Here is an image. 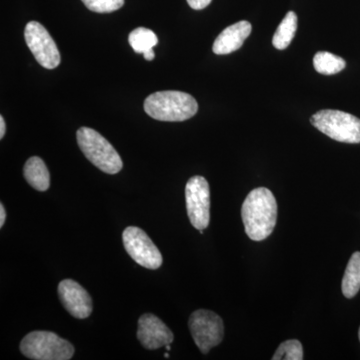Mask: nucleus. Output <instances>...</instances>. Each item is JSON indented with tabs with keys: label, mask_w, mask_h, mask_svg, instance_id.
Masks as SVG:
<instances>
[{
	"label": "nucleus",
	"mask_w": 360,
	"mask_h": 360,
	"mask_svg": "<svg viewBox=\"0 0 360 360\" xmlns=\"http://www.w3.org/2000/svg\"><path fill=\"white\" fill-rule=\"evenodd\" d=\"M251 30L252 26L245 20L229 26L215 39L212 46L213 52L219 56H224L238 51L250 37Z\"/></svg>",
	"instance_id": "obj_12"
},
{
	"label": "nucleus",
	"mask_w": 360,
	"mask_h": 360,
	"mask_svg": "<svg viewBox=\"0 0 360 360\" xmlns=\"http://www.w3.org/2000/svg\"><path fill=\"white\" fill-rule=\"evenodd\" d=\"M23 175L28 184L39 191H46L51 186V174L44 161L39 156H33L26 161Z\"/></svg>",
	"instance_id": "obj_13"
},
{
	"label": "nucleus",
	"mask_w": 360,
	"mask_h": 360,
	"mask_svg": "<svg viewBox=\"0 0 360 360\" xmlns=\"http://www.w3.org/2000/svg\"><path fill=\"white\" fill-rule=\"evenodd\" d=\"M20 352L30 359L70 360L75 354V347L54 333L39 330L25 336Z\"/></svg>",
	"instance_id": "obj_4"
},
{
	"label": "nucleus",
	"mask_w": 360,
	"mask_h": 360,
	"mask_svg": "<svg viewBox=\"0 0 360 360\" xmlns=\"http://www.w3.org/2000/svg\"><path fill=\"white\" fill-rule=\"evenodd\" d=\"M77 137L85 158L101 172L115 174L122 169V158L103 135L89 127H80Z\"/></svg>",
	"instance_id": "obj_3"
},
{
	"label": "nucleus",
	"mask_w": 360,
	"mask_h": 360,
	"mask_svg": "<svg viewBox=\"0 0 360 360\" xmlns=\"http://www.w3.org/2000/svg\"><path fill=\"white\" fill-rule=\"evenodd\" d=\"M359 340H360V328H359Z\"/></svg>",
	"instance_id": "obj_24"
},
{
	"label": "nucleus",
	"mask_w": 360,
	"mask_h": 360,
	"mask_svg": "<svg viewBox=\"0 0 360 360\" xmlns=\"http://www.w3.org/2000/svg\"><path fill=\"white\" fill-rule=\"evenodd\" d=\"M296 30H297V15L293 11H290L281 21L272 39L274 46L278 51L288 49L295 37Z\"/></svg>",
	"instance_id": "obj_15"
},
{
	"label": "nucleus",
	"mask_w": 360,
	"mask_h": 360,
	"mask_svg": "<svg viewBox=\"0 0 360 360\" xmlns=\"http://www.w3.org/2000/svg\"><path fill=\"white\" fill-rule=\"evenodd\" d=\"M310 122L315 129L336 141L360 143V120L340 110H321L312 115Z\"/></svg>",
	"instance_id": "obj_5"
},
{
	"label": "nucleus",
	"mask_w": 360,
	"mask_h": 360,
	"mask_svg": "<svg viewBox=\"0 0 360 360\" xmlns=\"http://www.w3.org/2000/svg\"><path fill=\"white\" fill-rule=\"evenodd\" d=\"M187 215L194 229H205L210 220V189L202 176L191 177L186 187Z\"/></svg>",
	"instance_id": "obj_7"
},
{
	"label": "nucleus",
	"mask_w": 360,
	"mask_h": 360,
	"mask_svg": "<svg viewBox=\"0 0 360 360\" xmlns=\"http://www.w3.org/2000/svg\"><path fill=\"white\" fill-rule=\"evenodd\" d=\"M188 326L194 342L203 354H208L224 340V321L219 314L210 310L194 311L189 317Z\"/></svg>",
	"instance_id": "obj_6"
},
{
	"label": "nucleus",
	"mask_w": 360,
	"mask_h": 360,
	"mask_svg": "<svg viewBox=\"0 0 360 360\" xmlns=\"http://www.w3.org/2000/svg\"><path fill=\"white\" fill-rule=\"evenodd\" d=\"M315 70L321 75H333L340 72L347 66L345 59L328 51H319L314 56Z\"/></svg>",
	"instance_id": "obj_16"
},
{
	"label": "nucleus",
	"mask_w": 360,
	"mask_h": 360,
	"mask_svg": "<svg viewBox=\"0 0 360 360\" xmlns=\"http://www.w3.org/2000/svg\"><path fill=\"white\" fill-rule=\"evenodd\" d=\"M130 46L136 53L148 54L153 51V47L158 44V39L153 30L146 27H139L129 34Z\"/></svg>",
	"instance_id": "obj_17"
},
{
	"label": "nucleus",
	"mask_w": 360,
	"mask_h": 360,
	"mask_svg": "<svg viewBox=\"0 0 360 360\" xmlns=\"http://www.w3.org/2000/svg\"><path fill=\"white\" fill-rule=\"evenodd\" d=\"M6 122H4V117L0 116V139H4V134H6Z\"/></svg>",
	"instance_id": "obj_22"
},
{
	"label": "nucleus",
	"mask_w": 360,
	"mask_h": 360,
	"mask_svg": "<svg viewBox=\"0 0 360 360\" xmlns=\"http://www.w3.org/2000/svg\"><path fill=\"white\" fill-rule=\"evenodd\" d=\"M84 6L97 13H110L122 8L124 0H82Z\"/></svg>",
	"instance_id": "obj_19"
},
{
	"label": "nucleus",
	"mask_w": 360,
	"mask_h": 360,
	"mask_svg": "<svg viewBox=\"0 0 360 360\" xmlns=\"http://www.w3.org/2000/svg\"><path fill=\"white\" fill-rule=\"evenodd\" d=\"M212 1V0H187V4H188L191 8L195 9V11H200V9L205 8V7L210 6Z\"/></svg>",
	"instance_id": "obj_20"
},
{
	"label": "nucleus",
	"mask_w": 360,
	"mask_h": 360,
	"mask_svg": "<svg viewBox=\"0 0 360 360\" xmlns=\"http://www.w3.org/2000/svg\"><path fill=\"white\" fill-rule=\"evenodd\" d=\"M137 338L142 347L149 350L158 349L174 342V333L167 324L155 315L146 314L139 321Z\"/></svg>",
	"instance_id": "obj_11"
},
{
	"label": "nucleus",
	"mask_w": 360,
	"mask_h": 360,
	"mask_svg": "<svg viewBox=\"0 0 360 360\" xmlns=\"http://www.w3.org/2000/svg\"><path fill=\"white\" fill-rule=\"evenodd\" d=\"M123 245L136 264L148 269H160L162 255L150 238L141 229L129 226L123 231Z\"/></svg>",
	"instance_id": "obj_8"
},
{
	"label": "nucleus",
	"mask_w": 360,
	"mask_h": 360,
	"mask_svg": "<svg viewBox=\"0 0 360 360\" xmlns=\"http://www.w3.org/2000/svg\"><path fill=\"white\" fill-rule=\"evenodd\" d=\"M241 217L248 238L255 241L269 238L277 221V202L274 193L265 187L253 189L243 202Z\"/></svg>",
	"instance_id": "obj_1"
},
{
	"label": "nucleus",
	"mask_w": 360,
	"mask_h": 360,
	"mask_svg": "<svg viewBox=\"0 0 360 360\" xmlns=\"http://www.w3.org/2000/svg\"><path fill=\"white\" fill-rule=\"evenodd\" d=\"M25 37L28 49L40 65L47 70H54L60 65L58 45L44 25L37 21H30L26 25Z\"/></svg>",
	"instance_id": "obj_9"
},
{
	"label": "nucleus",
	"mask_w": 360,
	"mask_h": 360,
	"mask_svg": "<svg viewBox=\"0 0 360 360\" xmlns=\"http://www.w3.org/2000/svg\"><path fill=\"white\" fill-rule=\"evenodd\" d=\"M302 360L303 348L300 340H290L284 341L272 356V360Z\"/></svg>",
	"instance_id": "obj_18"
},
{
	"label": "nucleus",
	"mask_w": 360,
	"mask_h": 360,
	"mask_svg": "<svg viewBox=\"0 0 360 360\" xmlns=\"http://www.w3.org/2000/svg\"><path fill=\"white\" fill-rule=\"evenodd\" d=\"M58 296L65 309L73 317L87 319L92 314V300L86 290L72 279H65L58 285Z\"/></svg>",
	"instance_id": "obj_10"
},
{
	"label": "nucleus",
	"mask_w": 360,
	"mask_h": 360,
	"mask_svg": "<svg viewBox=\"0 0 360 360\" xmlns=\"http://www.w3.org/2000/svg\"><path fill=\"white\" fill-rule=\"evenodd\" d=\"M6 210H4V205H0V227L4 226V222H6Z\"/></svg>",
	"instance_id": "obj_21"
},
{
	"label": "nucleus",
	"mask_w": 360,
	"mask_h": 360,
	"mask_svg": "<svg viewBox=\"0 0 360 360\" xmlns=\"http://www.w3.org/2000/svg\"><path fill=\"white\" fill-rule=\"evenodd\" d=\"M343 295L347 298L354 297L360 290V252L356 251L350 257L342 279Z\"/></svg>",
	"instance_id": "obj_14"
},
{
	"label": "nucleus",
	"mask_w": 360,
	"mask_h": 360,
	"mask_svg": "<svg viewBox=\"0 0 360 360\" xmlns=\"http://www.w3.org/2000/svg\"><path fill=\"white\" fill-rule=\"evenodd\" d=\"M165 359H168V357H169V355H168V354H165Z\"/></svg>",
	"instance_id": "obj_23"
},
{
	"label": "nucleus",
	"mask_w": 360,
	"mask_h": 360,
	"mask_svg": "<svg viewBox=\"0 0 360 360\" xmlns=\"http://www.w3.org/2000/svg\"><path fill=\"white\" fill-rule=\"evenodd\" d=\"M144 110L160 122H184L196 115L198 104L186 92L165 90L149 96L144 101Z\"/></svg>",
	"instance_id": "obj_2"
}]
</instances>
